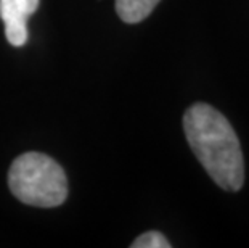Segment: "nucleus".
Returning <instances> with one entry per match:
<instances>
[{
	"instance_id": "obj_1",
	"label": "nucleus",
	"mask_w": 249,
	"mask_h": 248,
	"mask_svg": "<svg viewBox=\"0 0 249 248\" xmlns=\"http://www.w3.org/2000/svg\"><path fill=\"white\" fill-rule=\"evenodd\" d=\"M183 131L195 156L217 186L240 191L245 182V158L229 119L208 103H195L183 114Z\"/></svg>"
},
{
	"instance_id": "obj_2",
	"label": "nucleus",
	"mask_w": 249,
	"mask_h": 248,
	"mask_svg": "<svg viewBox=\"0 0 249 248\" xmlns=\"http://www.w3.org/2000/svg\"><path fill=\"white\" fill-rule=\"evenodd\" d=\"M8 187L19 202L37 208L60 207L68 198V179L63 168L39 152L24 153L12 163Z\"/></svg>"
},
{
	"instance_id": "obj_3",
	"label": "nucleus",
	"mask_w": 249,
	"mask_h": 248,
	"mask_svg": "<svg viewBox=\"0 0 249 248\" xmlns=\"http://www.w3.org/2000/svg\"><path fill=\"white\" fill-rule=\"evenodd\" d=\"M40 0H0V18L5 24V38L13 47L28 42V19Z\"/></svg>"
},
{
	"instance_id": "obj_4",
	"label": "nucleus",
	"mask_w": 249,
	"mask_h": 248,
	"mask_svg": "<svg viewBox=\"0 0 249 248\" xmlns=\"http://www.w3.org/2000/svg\"><path fill=\"white\" fill-rule=\"evenodd\" d=\"M161 0H116V12L124 23L135 24L146 19Z\"/></svg>"
},
{
	"instance_id": "obj_5",
	"label": "nucleus",
	"mask_w": 249,
	"mask_h": 248,
	"mask_svg": "<svg viewBox=\"0 0 249 248\" xmlns=\"http://www.w3.org/2000/svg\"><path fill=\"white\" fill-rule=\"evenodd\" d=\"M132 248H171V242L164 237L161 232L150 230L142 234L132 242Z\"/></svg>"
}]
</instances>
